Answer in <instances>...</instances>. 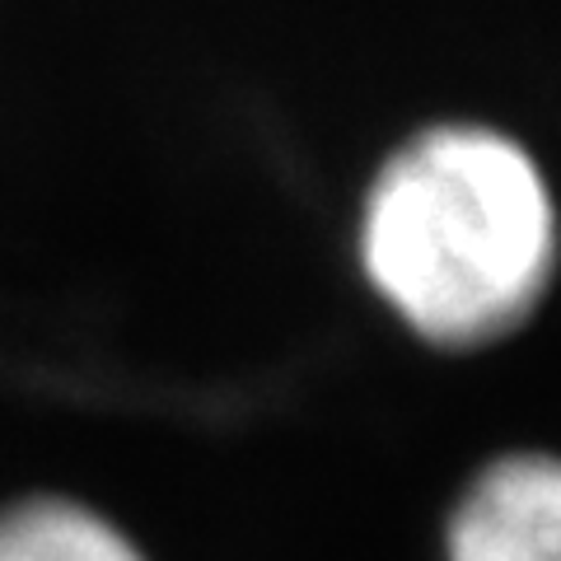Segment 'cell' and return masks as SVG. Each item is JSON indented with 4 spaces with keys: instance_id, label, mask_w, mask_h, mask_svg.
<instances>
[{
    "instance_id": "obj_1",
    "label": "cell",
    "mask_w": 561,
    "mask_h": 561,
    "mask_svg": "<svg viewBox=\"0 0 561 561\" xmlns=\"http://www.w3.org/2000/svg\"><path fill=\"white\" fill-rule=\"evenodd\" d=\"M557 202L515 136L435 122L375 169L356 220L370 290L412 337L478 351L511 337L557 276Z\"/></svg>"
},
{
    "instance_id": "obj_2",
    "label": "cell",
    "mask_w": 561,
    "mask_h": 561,
    "mask_svg": "<svg viewBox=\"0 0 561 561\" xmlns=\"http://www.w3.org/2000/svg\"><path fill=\"white\" fill-rule=\"evenodd\" d=\"M445 561H561V459L505 454L463 486Z\"/></svg>"
},
{
    "instance_id": "obj_3",
    "label": "cell",
    "mask_w": 561,
    "mask_h": 561,
    "mask_svg": "<svg viewBox=\"0 0 561 561\" xmlns=\"http://www.w3.org/2000/svg\"><path fill=\"white\" fill-rule=\"evenodd\" d=\"M0 561H146L108 515L70 496L0 505Z\"/></svg>"
}]
</instances>
